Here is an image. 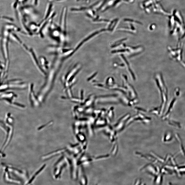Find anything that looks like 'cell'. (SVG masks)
Here are the masks:
<instances>
[{"instance_id":"6da1fadb","label":"cell","mask_w":185,"mask_h":185,"mask_svg":"<svg viewBox=\"0 0 185 185\" xmlns=\"http://www.w3.org/2000/svg\"><path fill=\"white\" fill-rule=\"evenodd\" d=\"M46 165L44 164V165H43L41 168L40 169L39 171H38L37 172L35 173V174L34 175V176L32 177V178L31 179H30V180L29 181V182L28 183V184H28L31 183L33 181L34 179L35 176H37V175L41 171L44 169V168L45 167V166H46Z\"/></svg>"},{"instance_id":"7a4b0ae2","label":"cell","mask_w":185,"mask_h":185,"mask_svg":"<svg viewBox=\"0 0 185 185\" xmlns=\"http://www.w3.org/2000/svg\"><path fill=\"white\" fill-rule=\"evenodd\" d=\"M2 19H4L5 20H9L10 21H13V19L12 18H10L9 17H2Z\"/></svg>"},{"instance_id":"3957f363","label":"cell","mask_w":185,"mask_h":185,"mask_svg":"<svg viewBox=\"0 0 185 185\" xmlns=\"http://www.w3.org/2000/svg\"><path fill=\"white\" fill-rule=\"evenodd\" d=\"M38 0H33V3L35 5H37V4Z\"/></svg>"}]
</instances>
